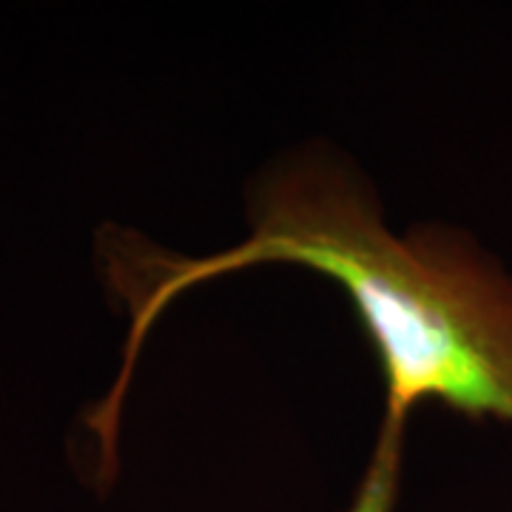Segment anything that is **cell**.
Masks as SVG:
<instances>
[{"mask_svg":"<svg viewBox=\"0 0 512 512\" xmlns=\"http://www.w3.org/2000/svg\"><path fill=\"white\" fill-rule=\"evenodd\" d=\"M97 259L128 313L123 365L86 416L97 467L117 473V436L131 373L171 302L208 279L256 265H302L353 302L384 379V416L350 512H393L407 416L424 402L473 421L512 424V276L447 225L387 231L367 183L336 154L308 148L259 174L251 234L220 254L180 256L128 228L106 225Z\"/></svg>","mask_w":512,"mask_h":512,"instance_id":"6da1fadb","label":"cell"}]
</instances>
